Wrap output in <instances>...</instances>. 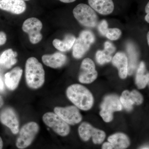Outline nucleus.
<instances>
[{
  "label": "nucleus",
  "instance_id": "obj_37",
  "mask_svg": "<svg viewBox=\"0 0 149 149\" xmlns=\"http://www.w3.org/2000/svg\"><path fill=\"white\" fill-rule=\"evenodd\" d=\"M142 149H149L148 148H143Z\"/></svg>",
  "mask_w": 149,
  "mask_h": 149
},
{
  "label": "nucleus",
  "instance_id": "obj_16",
  "mask_svg": "<svg viewBox=\"0 0 149 149\" xmlns=\"http://www.w3.org/2000/svg\"><path fill=\"white\" fill-rule=\"evenodd\" d=\"M23 70L21 68L16 67L5 74V83L8 90L13 91L17 88Z\"/></svg>",
  "mask_w": 149,
  "mask_h": 149
},
{
  "label": "nucleus",
  "instance_id": "obj_4",
  "mask_svg": "<svg viewBox=\"0 0 149 149\" xmlns=\"http://www.w3.org/2000/svg\"><path fill=\"white\" fill-rule=\"evenodd\" d=\"M73 14L77 21L85 27H95L97 24L98 17L90 6L80 3L73 10Z\"/></svg>",
  "mask_w": 149,
  "mask_h": 149
},
{
  "label": "nucleus",
  "instance_id": "obj_34",
  "mask_svg": "<svg viewBox=\"0 0 149 149\" xmlns=\"http://www.w3.org/2000/svg\"><path fill=\"white\" fill-rule=\"evenodd\" d=\"M3 146V143L1 137L0 136V149H2Z\"/></svg>",
  "mask_w": 149,
  "mask_h": 149
},
{
  "label": "nucleus",
  "instance_id": "obj_3",
  "mask_svg": "<svg viewBox=\"0 0 149 149\" xmlns=\"http://www.w3.org/2000/svg\"><path fill=\"white\" fill-rule=\"evenodd\" d=\"M40 130L37 123L31 121L25 123L19 129L16 141V146L19 149H24L29 146L35 140Z\"/></svg>",
  "mask_w": 149,
  "mask_h": 149
},
{
  "label": "nucleus",
  "instance_id": "obj_5",
  "mask_svg": "<svg viewBox=\"0 0 149 149\" xmlns=\"http://www.w3.org/2000/svg\"><path fill=\"white\" fill-rule=\"evenodd\" d=\"M100 108V115L105 122L109 123L113 119V113L122 110L123 107L117 95H110L104 98Z\"/></svg>",
  "mask_w": 149,
  "mask_h": 149
},
{
  "label": "nucleus",
  "instance_id": "obj_26",
  "mask_svg": "<svg viewBox=\"0 0 149 149\" xmlns=\"http://www.w3.org/2000/svg\"><path fill=\"white\" fill-rule=\"evenodd\" d=\"M121 31L118 28H108L105 36L111 40H116L121 36Z\"/></svg>",
  "mask_w": 149,
  "mask_h": 149
},
{
  "label": "nucleus",
  "instance_id": "obj_23",
  "mask_svg": "<svg viewBox=\"0 0 149 149\" xmlns=\"http://www.w3.org/2000/svg\"><path fill=\"white\" fill-rule=\"evenodd\" d=\"M128 90L123 91L119 99L122 107L127 111H130L133 110L134 104L128 97Z\"/></svg>",
  "mask_w": 149,
  "mask_h": 149
},
{
  "label": "nucleus",
  "instance_id": "obj_1",
  "mask_svg": "<svg viewBox=\"0 0 149 149\" xmlns=\"http://www.w3.org/2000/svg\"><path fill=\"white\" fill-rule=\"evenodd\" d=\"M68 99L77 108L84 111L91 109L94 103L92 93L85 86L78 84L70 85L66 90Z\"/></svg>",
  "mask_w": 149,
  "mask_h": 149
},
{
  "label": "nucleus",
  "instance_id": "obj_22",
  "mask_svg": "<svg viewBox=\"0 0 149 149\" xmlns=\"http://www.w3.org/2000/svg\"><path fill=\"white\" fill-rule=\"evenodd\" d=\"M135 48L131 44L128 45V51L129 53V64L128 65V73L130 74H132L133 71L136 67L137 56H136V51Z\"/></svg>",
  "mask_w": 149,
  "mask_h": 149
},
{
  "label": "nucleus",
  "instance_id": "obj_28",
  "mask_svg": "<svg viewBox=\"0 0 149 149\" xmlns=\"http://www.w3.org/2000/svg\"><path fill=\"white\" fill-rule=\"evenodd\" d=\"M104 50L111 55L115 52L116 49L114 46L109 42H106L104 43Z\"/></svg>",
  "mask_w": 149,
  "mask_h": 149
},
{
  "label": "nucleus",
  "instance_id": "obj_2",
  "mask_svg": "<svg viewBox=\"0 0 149 149\" xmlns=\"http://www.w3.org/2000/svg\"><path fill=\"white\" fill-rule=\"evenodd\" d=\"M25 80L28 87L39 89L45 82V71L42 63L37 58L31 57L27 59L25 64Z\"/></svg>",
  "mask_w": 149,
  "mask_h": 149
},
{
  "label": "nucleus",
  "instance_id": "obj_18",
  "mask_svg": "<svg viewBox=\"0 0 149 149\" xmlns=\"http://www.w3.org/2000/svg\"><path fill=\"white\" fill-rule=\"evenodd\" d=\"M112 63L118 69L120 78H126L128 74V59L125 54L120 52L117 53L112 59Z\"/></svg>",
  "mask_w": 149,
  "mask_h": 149
},
{
  "label": "nucleus",
  "instance_id": "obj_33",
  "mask_svg": "<svg viewBox=\"0 0 149 149\" xmlns=\"http://www.w3.org/2000/svg\"><path fill=\"white\" fill-rule=\"evenodd\" d=\"M145 10L147 14L149 13V3H148L145 8Z\"/></svg>",
  "mask_w": 149,
  "mask_h": 149
},
{
  "label": "nucleus",
  "instance_id": "obj_24",
  "mask_svg": "<svg viewBox=\"0 0 149 149\" xmlns=\"http://www.w3.org/2000/svg\"><path fill=\"white\" fill-rule=\"evenodd\" d=\"M96 59L97 62L100 65H104L111 61L112 57L111 55L103 51L99 50L96 54Z\"/></svg>",
  "mask_w": 149,
  "mask_h": 149
},
{
  "label": "nucleus",
  "instance_id": "obj_17",
  "mask_svg": "<svg viewBox=\"0 0 149 149\" xmlns=\"http://www.w3.org/2000/svg\"><path fill=\"white\" fill-rule=\"evenodd\" d=\"M42 59L43 63L46 65L53 68L61 67L65 64L67 60L65 55L59 52L44 55Z\"/></svg>",
  "mask_w": 149,
  "mask_h": 149
},
{
  "label": "nucleus",
  "instance_id": "obj_38",
  "mask_svg": "<svg viewBox=\"0 0 149 149\" xmlns=\"http://www.w3.org/2000/svg\"><path fill=\"white\" fill-rule=\"evenodd\" d=\"M23 1H29V0H23Z\"/></svg>",
  "mask_w": 149,
  "mask_h": 149
},
{
  "label": "nucleus",
  "instance_id": "obj_27",
  "mask_svg": "<svg viewBox=\"0 0 149 149\" xmlns=\"http://www.w3.org/2000/svg\"><path fill=\"white\" fill-rule=\"evenodd\" d=\"M108 24L106 20H102L98 25V29L99 32L103 36H105L107 30L108 29Z\"/></svg>",
  "mask_w": 149,
  "mask_h": 149
},
{
  "label": "nucleus",
  "instance_id": "obj_13",
  "mask_svg": "<svg viewBox=\"0 0 149 149\" xmlns=\"http://www.w3.org/2000/svg\"><path fill=\"white\" fill-rule=\"evenodd\" d=\"M107 141L103 144L102 149H126L130 145L129 137L122 133L112 134L108 137Z\"/></svg>",
  "mask_w": 149,
  "mask_h": 149
},
{
  "label": "nucleus",
  "instance_id": "obj_32",
  "mask_svg": "<svg viewBox=\"0 0 149 149\" xmlns=\"http://www.w3.org/2000/svg\"><path fill=\"white\" fill-rule=\"evenodd\" d=\"M4 104V101L2 97L0 95V109L3 106Z\"/></svg>",
  "mask_w": 149,
  "mask_h": 149
},
{
  "label": "nucleus",
  "instance_id": "obj_19",
  "mask_svg": "<svg viewBox=\"0 0 149 149\" xmlns=\"http://www.w3.org/2000/svg\"><path fill=\"white\" fill-rule=\"evenodd\" d=\"M146 65L144 62H141L136 72V84L139 89H144L148 84L149 74L148 72L146 73Z\"/></svg>",
  "mask_w": 149,
  "mask_h": 149
},
{
  "label": "nucleus",
  "instance_id": "obj_15",
  "mask_svg": "<svg viewBox=\"0 0 149 149\" xmlns=\"http://www.w3.org/2000/svg\"><path fill=\"white\" fill-rule=\"evenodd\" d=\"M88 1L94 10L102 15L110 14L114 10L112 0H88Z\"/></svg>",
  "mask_w": 149,
  "mask_h": 149
},
{
  "label": "nucleus",
  "instance_id": "obj_14",
  "mask_svg": "<svg viewBox=\"0 0 149 149\" xmlns=\"http://www.w3.org/2000/svg\"><path fill=\"white\" fill-rule=\"evenodd\" d=\"M0 9L14 14H21L26 10V3L23 0H0Z\"/></svg>",
  "mask_w": 149,
  "mask_h": 149
},
{
  "label": "nucleus",
  "instance_id": "obj_11",
  "mask_svg": "<svg viewBox=\"0 0 149 149\" xmlns=\"http://www.w3.org/2000/svg\"><path fill=\"white\" fill-rule=\"evenodd\" d=\"M54 111L69 125H75L81 122L82 120V115L77 107L74 106L64 107H55Z\"/></svg>",
  "mask_w": 149,
  "mask_h": 149
},
{
  "label": "nucleus",
  "instance_id": "obj_25",
  "mask_svg": "<svg viewBox=\"0 0 149 149\" xmlns=\"http://www.w3.org/2000/svg\"><path fill=\"white\" fill-rule=\"evenodd\" d=\"M128 97L134 104L140 105L143 103L144 98L142 94L136 90L128 92Z\"/></svg>",
  "mask_w": 149,
  "mask_h": 149
},
{
  "label": "nucleus",
  "instance_id": "obj_30",
  "mask_svg": "<svg viewBox=\"0 0 149 149\" xmlns=\"http://www.w3.org/2000/svg\"><path fill=\"white\" fill-rule=\"evenodd\" d=\"M5 86L3 81L1 77L0 76V92H3L4 91Z\"/></svg>",
  "mask_w": 149,
  "mask_h": 149
},
{
  "label": "nucleus",
  "instance_id": "obj_8",
  "mask_svg": "<svg viewBox=\"0 0 149 149\" xmlns=\"http://www.w3.org/2000/svg\"><path fill=\"white\" fill-rule=\"evenodd\" d=\"M78 133L80 138L84 141H88L91 137L95 144H102L105 139L106 133L103 130L94 128L88 122L82 123L79 128Z\"/></svg>",
  "mask_w": 149,
  "mask_h": 149
},
{
  "label": "nucleus",
  "instance_id": "obj_35",
  "mask_svg": "<svg viewBox=\"0 0 149 149\" xmlns=\"http://www.w3.org/2000/svg\"><path fill=\"white\" fill-rule=\"evenodd\" d=\"M145 19L148 23H149V13L147 14L146 16H145Z\"/></svg>",
  "mask_w": 149,
  "mask_h": 149
},
{
  "label": "nucleus",
  "instance_id": "obj_9",
  "mask_svg": "<svg viewBox=\"0 0 149 149\" xmlns=\"http://www.w3.org/2000/svg\"><path fill=\"white\" fill-rule=\"evenodd\" d=\"M43 27L42 22L35 17L27 19L23 22L22 29L29 36V41L32 44L40 42L42 39L41 31Z\"/></svg>",
  "mask_w": 149,
  "mask_h": 149
},
{
  "label": "nucleus",
  "instance_id": "obj_12",
  "mask_svg": "<svg viewBox=\"0 0 149 149\" xmlns=\"http://www.w3.org/2000/svg\"><path fill=\"white\" fill-rule=\"evenodd\" d=\"M97 76V72L93 61L88 58L83 60L80 65L78 77L80 82L83 84H90L94 82Z\"/></svg>",
  "mask_w": 149,
  "mask_h": 149
},
{
  "label": "nucleus",
  "instance_id": "obj_31",
  "mask_svg": "<svg viewBox=\"0 0 149 149\" xmlns=\"http://www.w3.org/2000/svg\"><path fill=\"white\" fill-rule=\"evenodd\" d=\"M58 1L64 3H71L75 1L76 0H58Z\"/></svg>",
  "mask_w": 149,
  "mask_h": 149
},
{
  "label": "nucleus",
  "instance_id": "obj_10",
  "mask_svg": "<svg viewBox=\"0 0 149 149\" xmlns=\"http://www.w3.org/2000/svg\"><path fill=\"white\" fill-rule=\"evenodd\" d=\"M0 122L16 135L19 130V122L17 113L13 108L6 107L0 111Z\"/></svg>",
  "mask_w": 149,
  "mask_h": 149
},
{
  "label": "nucleus",
  "instance_id": "obj_29",
  "mask_svg": "<svg viewBox=\"0 0 149 149\" xmlns=\"http://www.w3.org/2000/svg\"><path fill=\"white\" fill-rule=\"evenodd\" d=\"M7 41V37L6 33L3 32H0V46L5 44Z\"/></svg>",
  "mask_w": 149,
  "mask_h": 149
},
{
  "label": "nucleus",
  "instance_id": "obj_36",
  "mask_svg": "<svg viewBox=\"0 0 149 149\" xmlns=\"http://www.w3.org/2000/svg\"><path fill=\"white\" fill-rule=\"evenodd\" d=\"M147 41H148V45H149V32H148L147 34Z\"/></svg>",
  "mask_w": 149,
  "mask_h": 149
},
{
  "label": "nucleus",
  "instance_id": "obj_21",
  "mask_svg": "<svg viewBox=\"0 0 149 149\" xmlns=\"http://www.w3.org/2000/svg\"><path fill=\"white\" fill-rule=\"evenodd\" d=\"M76 38L74 35L68 34L63 41L55 39L53 41V45L54 47L62 52L69 51L73 47Z\"/></svg>",
  "mask_w": 149,
  "mask_h": 149
},
{
  "label": "nucleus",
  "instance_id": "obj_6",
  "mask_svg": "<svg viewBox=\"0 0 149 149\" xmlns=\"http://www.w3.org/2000/svg\"><path fill=\"white\" fill-rule=\"evenodd\" d=\"M95 41V37L93 32L89 30L82 31L75 40L72 47L73 56L76 59L83 57Z\"/></svg>",
  "mask_w": 149,
  "mask_h": 149
},
{
  "label": "nucleus",
  "instance_id": "obj_20",
  "mask_svg": "<svg viewBox=\"0 0 149 149\" xmlns=\"http://www.w3.org/2000/svg\"><path fill=\"white\" fill-rule=\"evenodd\" d=\"M17 53L12 49L6 50L0 56V65L7 69L10 68L17 62Z\"/></svg>",
  "mask_w": 149,
  "mask_h": 149
},
{
  "label": "nucleus",
  "instance_id": "obj_7",
  "mask_svg": "<svg viewBox=\"0 0 149 149\" xmlns=\"http://www.w3.org/2000/svg\"><path fill=\"white\" fill-rule=\"evenodd\" d=\"M43 122L47 126L52 129L59 136H68L70 131L69 124L58 116L55 113L48 112L43 116Z\"/></svg>",
  "mask_w": 149,
  "mask_h": 149
}]
</instances>
